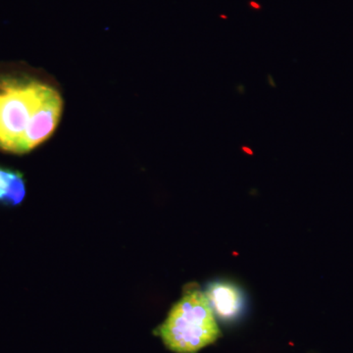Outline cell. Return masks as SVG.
Here are the masks:
<instances>
[{"mask_svg":"<svg viewBox=\"0 0 353 353\" xmlns=\"http://www.w3.org/2000/svg\"><path fill=\"white\" fill-rule=\"evenodd\" d=\"M158 334L167 347L176 353H196L220 336L214 311L208 296L192 290L171 309Z\"/></svg>","mask_w":353,"mask_h":353,"instance_id":"7a4b0ae2","label":"cell"},{"mask_svg":"<svg viewBox=\"0 0 353 353\" xmlns=\"http://www.w3.org/2000/svg\"><path fill=\"white\" fill-rule=\"evenodd\" d=\"M27 192L24 176L19 171L0 166V204L19 205Z\"/></svg>","mask_w":353,"mask_h":353,"instance_id":"277c9868","label":"cell"},{"mask_svg":"<svg viewBox=\"0 0 353 353\" xmlns=\"http://www.w3.org/2000/svg\"><path fill=\"white\" fill-rule=\"evenodd\" d=\"M243 150H245V152H248V153H250V154H252V150H248V148H243Z\"/></svg>","mask_w":353,"mask_h":353,"instance_id":"5b68a950","label":"cell"},{"mask_svg":"<svg viewBox=\"0 0 353 353\" xmlns=\"http://www.w3.org/2000/svg\"><path fill=\"white\" fill-rule=\"evenodd\" d=\"M63 99L44 79L31 76L0 78V150L24 154L57 131Z\"/></svg>","mask_w":353,"mask_h":353,"instance_id":"6da1fadb","label":"cell"},{"mask_svg":"<svg viewBox=\"0 0 353 353\" xmlns=\"http://www.w3.org/2000/svg\"><path fill=\"white\" fill-rule=\"evenodd\" d=\"M213 311L222 319H233L243 308V296L236 285L230 283L218 282L209 285L206 292Z\"/></svg>","mask_w":353,"mask_h":353,"instance_id":"3957f363","label":"cell"}]
</instances>
